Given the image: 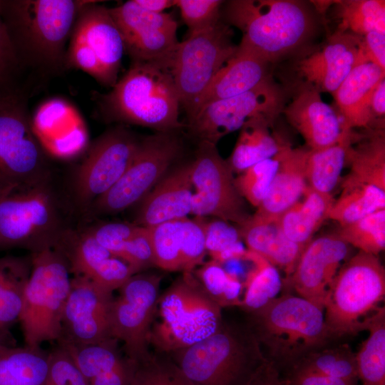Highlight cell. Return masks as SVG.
Wrapping results in <instances>:
<instances>
[{
	"instance_id": "35",
	"label": "cell",
	"mask_w": 385,
	"mask_h": 385,
	"mask_svg": "<svg viewBox=\"0 0 385 385\" xmlns=\"http://www.w3.org/2000/svg\"><path fill=\"white\" fill-rule=\"evenodd\" d=\"M354 134V130H344L333 145L319 150L309 149L306 166L308 188L322 194L332 195L340 179Z\"/></svg>"
},
{
	"instance_id": "51",
	"label": "cell",
	"mask_w": 385,
	"mask_h": 385,
	"mask_svg": "<svg viewBox=\"0 0 385 385\" xmlns=\"http://www.w3.org/2000/svg\"><path fill=\"white\" fill-rule=\"evenodd\" d=\"M136 273L155 266L149 230L140 226L138 232L125 243L119 257Z\"/></svg>"
},
{
	"instance_id": "13",
	"label": "cell",
	"mask_w": 385,
	"mask_h": 385,
	"mask_svg": "<svg viewBox=\"0 0 385 385\" xmlns=\"http://www.w3.org/2000/svg\"><path fill=\"white\" fill-rule=\"evenodd\" d=\"M140 139L123 124L99 135L64 185L78 217L85 218L92 203L107 192L130 165Z\"/></svg>"
},
{
	"instance_id": "44",
	"label": "cell",
	"mask_w": 385,
	"mask_h": 385,
	"mask_svg": "<svg viewBox=\"0 0 385 385\" xmlns=\"http://www.w3.org/2000/svg\"><path fill=\"white\" fill-rule=\"evenodd\" d=\"M180 221H169L148 227L155 266L165 271H182Z\"/></svg>"
},
{
	"instance_id": "47",
	"label": "cell",
	"mask_w": 385,
	"mask_h": 385,
	"mask_svg": "<svg viewBox=\"0 0 385 385\" xmlns=\"http://www.w3.org/2000/svg\"><path fill=\"white\" fill-rule=\"evenodd\" d=\"M190 34L200 31L216 25L220 21V0H174Z\"/></svg>"
},
{
	"instance_id": "54",
	"label": "cell",
	"mask_w": 385,
	"mask_h": 385,
	"mask_svg": "<svg viewBox=\"0 0 385 385\" xmlns=\"http://www.w3.org/2000/svg\"><path fill=\"white\" fill-rule=\"evenodd\" d=\"M135 366V362L124 358L113 369L91 379L88 385H130Z\"/></svg>"
},
{
	"instance_id": "59",
	"label": "cell",
	"mask_w": 385,
	"mask_h": 385,
	"mask_svg": "<svg viewBox=\"0 0 385 385\" xmlns=\"http://www.w3.org/2000/svg\"><path fill=\"white\" fill-rule=\"evenodd\" d=\"M143 9L154 12L163 13L164 10L175 6L174 0H135Z\"/></svg>"
},
{
	"instance_id": "39",
	"label": "cell",
	"mask_w": 385,
	"mask_h": 385,
	"mask_svg": "<svg viewBox=\"0 0 385 385\" xmlns=\"http://www.w3.org/2000/svg\"><path fill=\"white\" fill-rule=\"evenodd\" d=\"M338 31L363 36L371 31L385 34L384 0L335 1Z\"/></svg>"
},
{
	"instance_id": "1",
	"label": "cell",
	"mask_w": 385,
	"mask_h": 385,
	"mask_svg": "<svg viewBox=\"0 0 385 385\" xmlns=\"http://www.w3.org/2000/svg\"><path fill=\"white\" fill-rule=\"evenodd\" d=\"M78 217L56 174L0 197V249H63Z\"/></svg>"
},
{
	"instance_id": "20",
	"label": "cell",
	"mask_w": 385,
	"mask_h": 385,
	"mask_svg": "<svg viewBox=\"0 0 385 385\" xmlns=\"http://www.w3.org/2000/svg\"><path fill=\"white\" fill-rule=\"evenodd\" d=\"M362 36L337 31L319 48L296 64L304 85L333 93L361 59Z\"/></svg>"
},
{
	"instance_id": "16",
	"label": "cell",
	"mask_w": 385,
	"mask_h": 385,
	"mask_svg": "<svg viewBox=\"0 0 385 385\" xmlns=\"http://www.w3.org/2000/svg\"><path fill=\"white\" fill-rule=\"evenodd\" d=\"M190 176L195 189L191 214L214 216L239 227L250 217L235 187L233 172L216 145L200 142L195 159L190 163Z\"/></svg>"
},
{
	"instance_id": "19",
	"label": "cell",
	"mask_w": 385,
	"mask_h": 385,
	"mask_svg": "<svg viewBox=\"0 0 385 385\" xmlns=\"http://www.w3.org/2000/svg\"><path fill=\"white\" fill-rule=\"evenodd\" d=\"M349 253V245L334 233L312 240L286 282L296 294L324 310L328 290Z\"/></svg>"
},
{
	"instance_id": "52",
	"label": "cell",
	"mask_w": 385,
	"mask_h": 385,
	"mask_svg": "<svg viewBox=\"0 0 385 385\" xmlns=\"http://www.w3.org/2000/svg\"><path fill=\"white\" fill-rule=\"evenodd\" d=\"M21 63L6 28L0 17V97L16 92L14 79Z\"/></svg>"
},
{
	"instance_id": "57",
	"label": "cell",
	"mask_w": 385,
	"mask_h": 385,
	"mask_svg": "<svg viewBox=\"0 0 385 385\" xmlns=\"http://www.w3.org/2000/svg\"><path fill=\"white\" fill-rule=\"evenodd\" d=\"M245 385H287L279 376V370L270 361H265Z\"/></svg>"
},
{
	"instance_id": "18",
	"label": "cell",
	"mask_w": 385,
	"mask_h": 385,
	"mask_svg": "<svg viewBox=\"0 0 385 385\" xmlns=\"http://www.w3.org/2000/svg\"><path fill=\"white\" fill-rule=\"evenodd\" d=\"M113 293L89 279L73 276L64 307L59 344L83 345L113 338L110 309Z\"/></svg>"
},
{
	"instance_id": "34",
	"label": "cell",
	"mask_w": 385,
	"mask_h": 385,
	"mask_svg": "<svg viewBox=\"0 0 385 385\" xmlns=\"http://www.w3.org/2000/svg\"><path fill=\"white\" fill-rule=\"evenodd\" d=\"M272 123L256 119L245 125L227 160L233 173H240L263 160L276 155L285 144L270 130Z\"/></svg>"
},
{
	"instance_id": "43",
	"label": "cell",
	"mask_w": 385,
	"mask_h": 385,
	"mask_svg": "<svg viewBox=\"0 0 385 385\" xmlns=\"http://www.w3.org/2000/svg\"><path fill=\"white\" fill-rule=\"evenodd\" d=\"M282 148L274 156L251 165L235 178L239 194L254 207L260 205L267 192L278 168Z\"/></svg>"
},
{
	"instance_id": "27",
	"label": "cell",
	"mask_w": 385,
	"mask_h": 385,
	"mask_svg": "<svg viewBox=\"0 0 385 385\" xmlns=\"http://www.w3.org/2000/svg\"><path fill=\"white\" fill-rule=\"evenodd\" d=\"M32 128L40 143L48 153L63 156L66 140L71 139L82 148L86 142L83 120L77 111L62 99H51L36 111Z\"/></svg>"
},
{
	"instance_id": "40",
	"label": "cell",
	"mask_w": 385,
	"mask_h": 385,
	"mask_svg": "<svg viewBox=\"0 0 385 385\" xmlns=\"http://www.w3.org/2000/svg\"><path fill=\"white\" fill-rule=\"evenodd\" d=\"M118 342L111 338L90 344H59L67 350L88 382L93 378L113 369L124 359L119 353Z\"/></svg>"
},
{
	"instance_id": "49",
	"label": "cell",
	"mask_w": 385,
	"mask_h": 385,
	"mask_svg": "<svg viewBox=\"0 0 385 385\" xmlns=\"http://www.w3.org/2000/svg\"><path fill=\"white\" fill-rule=\"evenodd\" d=\"M140 226L129 222H106L89 227L87 230L113 256L120 257L123 247Z\"/></svg>"
},
{
	"instance_id": "22",
	"label": "cell",
	"mask_w": 385,
	"mask_h": 385,
	"mask_svg": "<svg viewBox=\"0 0 385 385\" xmlns=\"http://www.w3.org/2000/svg\"><path fill=\"white\" fill-rule=\"evenodd\" d=\"M71 34L81 38L93 51L110 87H113L118 81L125 50L121 33L109 9L89 1L80 11Z\"/></svg>"
},
{
	"instance_id": "6",
	"label": "cell",
	"mask_w": 385,
	"mask_h": 385,
	"mask_svg": "<svg viewBox=\"0 0 385 385\" xmlns=\"http://www.w3.org/2000/svg\"><path fill=\"white\" fill-rule=\"evenodd\" d=\"M168 354L194 385H245L267 359L248 324H229Z\"/></svg>"
},
{
	"instance_id": "3",
	"label": "cell",
	"mask_w": 385,
	"mask_h": 385,
	"mask_svg": "<svg viewBox=\"0 0 385 385\" xmlns=\"http://www.w3.org/2000/svg\"><path fill=\"white\" fill-rule=\"evenodd\" d=\"M98 112L107 121L177 131L180 98L168 68L150 62L133 61L105 94L95 95Z\"/></svg>"
},
{
	"instance_id": "36",
	"label": "cell",
	"mask_w": 385,
	"mask_h": 385,
	"mask_svg": "<svg viewBox=\"0 0 385 385\" xmlns=\"http://www.w3.org/2000/svg\"><path fill=\"white\" fill-rule=\"evenodd\" d=\"M342 191L334 200L328 219L343 226L385 209V190L372 185L344 180Z\"/></svg>"
},
{
	"instance_id": "2",
	"label": "cell",
	"mask_w": 385,
	"mask_h": 385,
	"mask_svg": "<svg viewBox=\"0 0 385 385\" xmlns=\"http://www.w3.org/2000/svg\"><path fill=\"white\" fill-rule=\"evenodd\" d=\"M88 1L0 0V17L21 66L47 72L66 68V42Z\"/></svg>"
},
{
	"instance_id": "7",
	"label": "cell",
	"mask_w": 385,
	"mask_h": 385,
	"mask_svg": "<svg viewBox=\"0 0 385 385\" xmlns=\"http://www.w3.org/2000/svg\"><path fill=\"white\" fill-rule=\"evenodd\" d=\"M160 321L152 325L149 344L170 354L190 346L217 332L222 308L206 293L192 272H183L159 297Z\"/></svg>"
},
{
	"instance_id": "11",
	"label": "cell",
	"mask_w": 385,
	"mask_h": 385,
	"mask_svg": "<svg viewBox=\"0 0 385 385\" xmlns=\"http://www.w3.org/2000/svg\"><path fill=\"white\" fill-rule=\"evenodd\" d=\"M175 132H156L140 139L125 173L92 203L85 219L115 214L141 201L183 153V142Z\"/></svg>"
},
{
	"instance_id": "24",
	"label": "cell",
	"mask_w": 385,
	"mask_h": 385,
	"mask_svg": "<svg viewBox=\"0 0 385 385\" xmlns=\"http://www.w3.org/2000/svg\"><path fill=\"white\" fill-rule=\"evenodd\" d=\"M384 78V70L370 61L361 60L332 93L344 130L384 126V123H377L382 120L374 116L371 103L375 88Z\"/></svg>"
},
{
	"instance_id": "58",
	"label": "cell",
	"mask_w": 385,
	"mask_h": 385,
	"mask_svg": "<svg viewBox=\"0 0 385 385\" xmlns=\"http://www.w3.org/2000/svg\"><path fill=\"white\" fill-rule=\"evenodd\" d=\"M371 111L376 119L382 120L385 115V78L375 88L371 98Z\"/></svg>"
},
{
	"instance_id": "31",
	"label": "cell",
	"mask_w": 385,
	"mask_h": 385,
	"mask_svg": "<svg viewBox=\"0 0 385 385\" xmlns=\"http://www.w3.org/2000/svg\"><path fill=\"white\" fill-rule=\"evenodd\" d=\"M32 268L31 254L0 257V342L21 313L24 289Z\"/></svg>"
},
{
	"instance_id": "50",
	"label": "cell",
	"mask_w": 385,
	"mask_h": 385,
	"mask_svg": "<svg viewBox=\"0 0 385 385\" xmlns=\"http://www.w3.org/2000/svg\"><path fill=\"white\" fill-rule=\"evenodd\" d=\"M135 274L136 272L128 263L111 256L101 262L86 278L104 290L113 293Z\"/></svg>"
},
{
	"instance_id": "25",
	"label": "cell",
	"mask_w": 385,
	"mask_h": 385,
	"mask_svg": "<svg viewBox=\"0 0 385 385\" xmlns=\"http://www.w3.org/2000/svg\"><path fill=\"white\" fill-rule=\"evenodd\" d=\"M309 149L285 144L281 150L277 172L257 210L250 219L255 222L276 221L279 216L303 196L307 188L306 166Z\"/></svg>"
},
{
	"instance_id": "17",
	"label": "cell",
	"mask_w": 385,
	"mask_h": 385,
	"mask_svg": "<svg viewBox=\"0 0 385 385\" xmlns=\"http://www.w3.org/2000/svg\"><path fill=\"white\" fill-rule=\"evenodd\" d=\"M109 11L132 62H150L169 68L179 43L178 24L170 14L147 11L135 0L110 8Z\"/></svg>"
},
{
	"instance_id": "9",
	"label": "cell",
	"mask_w": 385,
	"mask_h": 385,
	"mask_svg": "<svg viewBox=\"0 0 385 385\" xmlns=\"http://www.w3.org/2000/svg\"><path fill=\"white\" fill-rule=\"evenodd\" d=\"M31 256V272L18 321L25 346L39 348L45 342L61 339L63 313L72 277L62 250H46Z\"/></svg>"
},
{
	"instance_id": "46",
	"label": "cell",
	"mask_w": 385,
	"mask_h": 385,
	"mask_svg": "<svg viewBox=\"0 0 385 385\" xmlns=\"http://www.w3.org/2000/svg\"><path fill=\"white\" fill-rule=\"evenodd\" d=\"M203 217L180 221V252L183 272H192L204 262L207 252Z\"/></svg>"
},
{
	"instance_id": "33",
	"label": "cell",
	"mask_w": 385,
	"mask_h": 385,
	"mask_svg": "<svg viewBox=\"0 0 385 385\" xmlns=\"http://www.w3.org/2000/svg\"><path fill=\"white\" fill-rule=\"evenodd\" d=\"M369 333L356 353L361 385H385V308L379 307L368 317L362 331Z\"/></svg>"
},
{
	"instance_id": "56",
	"label": "cell",
	"mask_w": 385,
	"mask_h": 385,
	"mask_svg": "<svg viewBox=\"0 0 385 385\" xmlns=\"http://www.w3.org/2000/svg\"><path fill=\"white\" fill-rule=\"evenodd\" d=\"M284 379L287 385H358L356 381L299 369L289 370Z\"/></svg>"
},
{
	"instance_id": "53",
	"label": "cell",
	"mask_w": 385,
	"mask_h": 385,
	"mask_svg": "<svg viewBox=\"0 0 385 385\" xmlns=\"http://www.w3.org/2000/svg\"><path fill=\"white\" fill-rule=\"evenodd\" d=\"M207 252L212 258L217 253L241 240L239 229L220 219L204 222Z\"/></svg>"
},
{
	"instance_id": "37",
	"label": "cell",
	"mask_w": 385,
	"mask_h": 385,
	"mask_svg": "<svg viewBox=\"0 0 385 385\" xmlns=\"http://www.w3.org/2000/svg\"><path fill=\"white\" fill-rule=\"evenodd\" d=\"M244 260L251 261L255 267L247 275L240 307L251 312L278 297L282 282L277 268L260 255L247 250Z\"/></svg>"
},
{
	"instance_id": "55",
	"label": "cell",
	"mask_w": 385,
	"mask_h": 385,
	"mask_svg": "<svg viewBox=\"0 0 385 385\" xmlns=\"http://www.w3.org/2000/svg\"><path fill=\"white\" fill-rule=\"evenodd\" d=\"M361 56L385 71V34L371 31L363 36Z\"/></svg>"
},
{
	"instance_id": "28",
	"label": "cell",
	"mask_w": 385,
	"mask_h": 385,
	"mask_svg": "<svg viewBox=\"0 0 385 385\" xmlns=\"http://www.w3.org/2000/svg\"><path fill=\"white\" fill-rule=\"evenodd\" d=\"M238 229L247 250L283 270L287 282L293 273L305 247L288 239L277 220L255 222L249 218Z\"/></svg>"
},
{
	"instance_id": "23",
	"label": "cell",
	"mask_w": 385,
	"mask_h": 385,
	"mask_svg": "<svg viewBox=\"0 0 385 385\" xmlns=\"http://www.w3.org/2000/svg\"><path fill=\"white\" fill-rule=\"evenodd\" d=\"M190 163L168 171L141 200L135 223L152 227L191 214L193 192Z\"/></svg>"
},
{
	"instance_id": "8",
	"label": "cell",
	"mask_w": 385,
	"mask_h": 385,
	"mask_svg": "<svg viewBox=\"0 0 385 385\" xmlns=\"http://www.w3.org/2000/svg\"><path fill=\"white\" fill-rule=\"evenodd\" d=\"M385 270L376 255L359 251L345 261L327 294L324 314L331 342L362 331L384 299Z\"/></svg>"
},
{
	"instance_id": "48",
	"label": "cell",
	"mask_w": 385,
	"mask_h": 385,
	"mask_svg": "<svg viewBox=\"0 0 385 385\" xmlns=\"http://www.w3.org/2000/svg\"><path fill=\"white\" fill-rule=\"evenodd\" d=\"M44 385H88L67 350L59 346L49 352L48 370Z\"/></svg>"
},
{
	"instance_id": "4",
	"label": "cell",
	"mask_w": 385,
	"mask_h": 385,
	"mask_svg": "<svg viewBox=\"0 0 385 385\" xmlns=\"http://www.w3.org/2000/svg\"><path fill=\"white\" fill-rule=\"evenodd\" d=\"M247 323L266 359L291 369L309 353L331 344L324 310L289 292L249 312Z\"/></svg>"
},
{
	"instance_id": "26",
	"label": "cell",
	"mask_w": 385,
	"mask_h": 385,
	"mask_svg": "<svg viewBox=\"0 0 385 385\" xmlns=\"http://www.w3.org/2000/svg\"><path fill=\"white\" fill-rule=\"evenodd\" d=\"M270 64L253 51L237 46L202 96L195 113L209 103L242 94L272 78Z\"/></svg>"
},
{
	"instance_id": "45",
	"label": "cell",
	"mask_w": 385,
	"mask_h": 385,
	"mask_svg": "<svg viewBox=\"0 0 385 385\" xmlns=\"http://www.w3.org/2000/svg\"><path fill=\"white\" fill-rule=\"evenodd\" d=\"M136 363L130 385H194L166 354Z\"/></svg>"
},
{
	"instance_id": "38",
	"label": "cell",
	"mask_w": 385,
	"mask_h": 385,
	"mask_svg": "<svg viewBox=\"0 0 385 385\" xmlns=\"http://www.w3.org/2000/svg\"><path fill=\"white\" fill-rule=\"evenodd\" d=\"M291 369L309 371L356 382L359 381L356 353L347 344L334 346L329 344L319 348L305 356Z\"/></svg>"
},
{
	"instance_id": "32",
	"label": "cell",
	"mask_w": 385,
	"mask_h": 385,
	"mask_svg": "<svg viewBox=\"0 0 385 385\" xmlns=\"http://www.w3.org/2000/svg\"><path fill=\"white\" fill-rule=\"evenodd\" d=\"M49 352L0 342V385H44Z\"/></svg>"
},
{
	"instance_id": "30",
	"label": "cell",
	"mask_w": 385,
	"mask_h": 385,
	"mask_svg": "<svg viewBox=\"0 0 385 385\" xmlns=\"http://www.w3.org/2000/svg\"><path fill=\"white\" fill-rule=\"evenodd\" d=\"M303 197L283 212L277 222L288 239L305 247L328 219L334 199L332 195L317 192L308 186Z\"/></svg>"
},
{
	"instance_id": "15",
	"label": "cell",
	"mask_w": 385,
	"mask_h": 385,
	"mask_svg": "<svg viewBox=\"0 0 385 385\" xmlns=\"http://www.w3.org/2000/svg\"><path fill=\"white\" fill-rule=\"evenodd\" d=\"M161 276L136 273L120 287L110 309V326L113 338L123 344L126 357L143 362L151 354L149 336L159 299Z\"/></svg>"
},
{
	"instance_id": "5",
	"label": "cell",
	"mask_w": 385,
	"mask_h": 385,
	"mask_svg": "<svg viewBox=\"0 0 385 385\" xmlns=\"http://www.w3.org/2000/svg\"><path fill=\"white\" fill-rule=\"evenodd\" d=\"M224 14L242 33L239 45L270 63L302 48L315 27L308 5L296 0H233Z\"/></svg>"
},
{
	"instance_id": "21",
	"label": "cell",
	"mask_w": 385,
	"mask_h": 385,
	"mask_svg": "<svg viewBox=\"0 0 385 385\" xmlns=\"http://www.w3.org/2000/svg\"><path fill=\"white\" fill-rule=\"evenodd\" d=\"M282 113L309 150L333 145L344 130L339 113L323 101L319 91L307 85H302Z\"/></svg>"
},
{
	"instance_id": "10",
	"label": "cell",
	"mask_w": 385,
	"mask_h": 385,
	"mask_svg": "<svg viewBox=\"0 0 385 385\" xmlns=\"http://www.w3.org/2000/svg\"><path fill=\"white\" fill-rule=\"evenodd\" d=\"M55 174L16 92L0 97V197Z\"/></svg>"
},
{
	"instance_id": "29",
	"label": "cell",
	"mask_w": 385,
	"mask_h": 385,
	"mask_svg": "<svg viewBox=\"0 0 385 385\" xmlns=\"http://www.w3.org/2000/svg\"><path fill=\"white\" fill-rule=\"evenodd\" d=\"M350 170L344 180L364 183L385 190L384 128L365 130L354 134L346 154Z\"/></svg>"
},
{
	"instance_id": "41",
	"label": "cell",
	"mask_w": 385,
	"mask_h": 385,
	"mask_svg": "<svg viewBox=\"0 0 385 385\" xmlns=\"http://www.w3.org/2000/svg\"><path fill=\"white\" fill-rule=\"evenodd\" d=\"M334 234L349 246L378 256L385 248V209L340 226Z\"/></svg>"
},
{
	"instance_id": "12",
	"label": "cell",
	"mask_w": 385,
	"mask_h": 385,
	"mask_svg": "<svg viewBox=\"0 0 385 385\" xmlns=\"http://www.w3.org/2000/svg\"><path fill=\"white\" fill-rule=\"evenodd\" d=\"M232 34L230 27L219 21L179 42L169 71L188 120L195 113L215 76L236 52L237 46L232 43Z\"/></svg>"
},
{
	"instance_id": "14",
	"label": "cell",
	"mask_w": 385,
	"mask_h": 385,
	"mask_svg": "<svg viewBox=\"0 0 385 385\" xmlns=\"http://www.w3.org/2000/svg\"><path fill=\"white\" fill-rule=\"evenodd\" d=\"M286 94L272 78L242 94L209 103L188 120L190 133L200 142L216 143L256 119L272 123L285 106Z\"/></svg>"
},
{
	"instance_id": "42",
	"label": "cell",
	"mask_w": 385,
	"mask_h": 385,
	"mask_svg": "<svg viewBox=\"0 0 385 385\" xmlns=\"http://www.w3.org/2000/svg\"><path fill=\"white\" fill-rule=\"evenodd\" d=\"M192 273L208 296L221 308L240 306L243 285L237 277L227 273L222 265L211 260L203 262Z\"/></svg>"
}]
</instances>
